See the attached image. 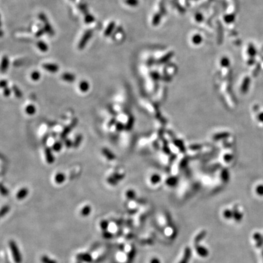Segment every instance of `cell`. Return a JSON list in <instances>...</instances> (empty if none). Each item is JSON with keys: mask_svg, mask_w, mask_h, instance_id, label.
Masks as SVG:
<instances>
[{"mask_svg": "<svg viewBox=\"0 0 263 263\" xmlns=\"http://www.w3.org/2000/svg\"><path fill=\"white\" fill-rule=\"evenodd\" d=\"M9 247L12 253L13 259L15 263H21L23 261L22 255L16 242L11 240L9 242Z\"/></svg>", "mask_w": 263, "mask_h": 263, "instance_id": "6da1fadb", "label": "cell"}, {"mask_svg": "<svg viewBox=\"0 0 263 263\" xmlns=\"http://www.w3.org/2000/svg\"><path fill=\"white\" fill-rule=\"evenodd\" d=\"M78 119L77 118H74L71 122V123L69 124V125L65 126L63 130L62 131V132L60 133L59 136L60 138V140L64 141L67 138L68 135L71 133V132L72 131L73 129H74L75 128V127L78 124Z\"/></svg>", "mask_w": 263, "mask_h": 263, "instance_id": "7a4b0ae2", "label": "cell"}, {"mask_svg": "<svg viewBox=\"0 0 263 263\" xmlns=\"http://www.w3.org/2000/svg\"><path fill=\"white\" fill-rule=\"evenodd\" d=\"M38 18L41 20L44 24V29L46 31V33H47L50 36H53L55 34L54 30L52 26L51 25L49 21H48V17L44 13H40L38 15Z\"/></svg>", "mask_w": 263, "mask_h": 263, "instance_id": "3957f363", "label": "cell"}, {"mask_svg": "<svg viewBox=\"0 0 263 263\" xmlns=\"http://www.w3.org/2000/svg\"><path fill=\"white\" fill-rule=\"evenodd\" d=\"M93 30L91 29H87L85 31L78 43V45H77V47H78L79 49L83 50L85 48L87 43L91 39V38L93 35Z\"/></svg>", "mask_w": 263, "mask_h": 263, "instance_id": "277c9868", "label": "cell"}, {"mask_svg": "<svg viewBox=\"0 0 263 263\" xmlns=\"http://www.w3.org/2000/svg\"><path fill=\"white\" fill-rule=\"evenodd\" d=\"M53 151L51 148L49 146H46L45 148V155L46 161L48 164L51 165L54 163L55 157L53 154Z\"/></svg>", "mask_w": 263, "mask_h": 263, "instance_id": "5b68a950", "label": "cell"}, {"mask_svg": "<svg viewBox=\"0 0 263 263\" xmlns=\"http://www.w3.org/2000/svg\"><path fill=\"white\" fill-rule=\"evenodd\" d=\"M42 68L46 71L52 73H56L59 70V66L55 64H44Z\"/></svg>", "mask_w": 263, "mask_h": 263, "instance_id": "8992f818", "label": "cell"}, {"mask_svg": "<svg viewBox=\"0 0 263 263\" xmlns=\"http://www.w3.org/2000/svg\"><path fill=\"white\" fill-rule=\"evenodd\" d=\"M101 152L103 156L109 161H113L116 159L115 154L109 148H104L101 150Z\"/></svg>", "mask_w": 263, "mask_h": 263, "instance_id": "52a82bcc", "label": "cell"}, {"mask_svg": "<svg viewBox=\"0 0 263 263\" xmlns=\"http://www.w3.org/2000/svg\"><path fill=\"white\" fill-rule=\"evenodd\" d=\"M115 26H116V23L114 21H110L109 23V25H107V26L106 27V28L104 30V36L107 37H110L113 32V30L115 28Z\"/></svg>", "mask_w": 263, "mask_h": 263, "instance_id": "ba28073f", "label": "cell"}, {"mask_svg": "<svg viewBox=\"0 0 263 263\" xmlns=\"http://www.w3.org/2000/svg\"><path fill=\"white\" fill-rule=\"evenodd\" d=\"M29 192V189L27 188H26V187L21 188L17 192L16 197L19 200H23V199H25L28 196Z\"/></svg>", "mask_w": 263, "mask_h": 263, "instance_id": "9c48e42d", "label": "cell"}, {"mask_svg": "<svg viewBox=\"0 0 263 263\" xmlns=\"http://www.w3.org/2000/svg\"><path fill=\"white\" fill-rule=\"evenodd\" d=\"M61 79L66 82L73 83L76 81V76L71 73H64L61 75Z\"/></svg>", "mask_w": 263, "mask_h": 263, "instance_id": "30bf717a", "label": "cell"}, {"mask_svg": "<svg viewBox=\"0 0 263 263\" xmlns=\"http://www.w3.org/2000/svg\"><path fill=\"white\" fill-rule=\"evenodd\" d=\"M9 66V60L7 56H4L3 57L1 64V71L2 73H5Z\"/></svg>", "mask_w": 263, "mask_h": 263, "instance_id": "8fae6325", "label": "cell"}, {"mask_svg": "<svg viewBox=\"0 0 263 263\" xmlns=\"http://www.w3.org/2000/svg\"><path fill=\"white\" fill-rule=\"evenodd\" d=\"M77 260H79L81 262H90L92 261L91 256L89 254L87 253H81L77 255Z\"/></svg>", "mask_w": 263, "mask_h": 263, "instance_id": "7c38bea8", "label": "cell"}, {"mask_svg": "<svg viewBox=\"0 0 263 263\" xmlns=\"http://www.w3.org/2000/svg\"><path fill=\"white\" fill-rule=\"evenodd\" d=\"M79 88L81 92L87 93V91H89L90 88V83L88 81H87L86 80H83L80 82L79 85Z\"/></svg>", "mask_w": 263, "mask_h": 263, "instance_id": "4fadbf2b", "label": "cell"}, {"mask_svg": "<svg viewBox=\"0 0 263 263\" xmlns=\"http://www.w3.org/2000/svg\"><path fill=\"white\" fill-rule=\"evenodd\" d=\"M66 180V175L63 173H58L54 177V181L58 185H61L65 182Z\"/></svg>", "mask_w": 263, "mask_h": 263, "instance_id": "5bb4252c", "label": "cell"}, {"mask_svg": "<svg viewBox=\"0 0 263 263\" xmlns=\"http://www.w3.org/2000/svg\"><path fill=\"white\" fill-rule=\"evenodd\" d=\"M196 250L197 253L201 257H206L208 255V250L204 247H202L199 245H196Z\"/></svg>", "mask_w": 263, "mask_h": 263, "instance_id": "9a60e30c", "label": "cell"}, {"mask_svg": "<svg viewBox=\"0 0 263 263\" xmlns=\"http://www.w3.org/2000/svg\"><path fill=\"white\" fill-rule=\"evenodd\" d=\"M77 9H78L85 15L89 13L88 7L86 3H82V2L79 3L77 4Z\"/></svg>", "mask_w": 263, "mask_h": 263, "instance_id": "2e32d148", "label": "cell"}, {"mask_svg": "<svg viewBox=\"0 0 263 263\" xmlns=\"http://www.w3.org/2000/svg\"><path fill=\"white\" fill-rule=\"evenodd\" d=\"M91 211H92L91 206L89 205H87L82 208L80 213L81 215L83 216V217H87V216H88L91 214Z\"/></svg>", "mask_w": 263, "mask_h": 263, "instance_id": "e0dca14e", "label": "cell"}, {"mask_svg": "<svg viewBox=\"0 0 263 263\" xmlns=\"http://www.w3.org/2000/svg\"><path fill=\"white\" fill-rule=\"evenodd\" d=\"M63 148V141H56L52 144L51 148L52 151L55 152H59Z\"/></svg>", "mask_w": 263, "mask_h": 263, "instance_id": "ac0fdd59", "label": "cell"}, {"mask_svg": "<svg viewBox=\"0 0 263 263\" xmlns=\"http://www.w3.org/2000/svg\"><path fill=\"white\" fill-rule=\"evenodd\" d=\"M83 140V136L81 134L77 135L73 140V148L77 149L81 144Z\"/></svg>", "mask_w": 263, "mask_h": 263, "instance_id": "d6986e66", "label": "cell"}, {"mask_svg": "<svg viewBox=\"0 0 263 263\" xmlns=\"http://www.w3.org/2000/svg\"><path fill=\"white\" fill-rule=\"evenodd\" d=\"M191 256V250L189 248L187 247L185 250V254L183 257L182 260L180 262V263H188Z\"/></svg>", "mask_w": 263, "mask_h": 263, "instance_id": "ffe728a7", "label": "cell"}, {"mask_svg": "<svg viewBox=\"0 0 263 263\" xmlns=\"http://www.w3.org/2000/svg\"><path fill=\"white\" fill-rule=\"evenodd\" d=\"M37 46L40 51L43 52H46L48 51V46L45 42L42 40L38 41L37 42Z\"/></svg>", "mask_w": 263, "mask_h": 263, "instance_id": "44dd1931", "label": "cell"}, {"mask_svg": "<svg viewBox=\"0 0 263 263\" xmlns=\"http://www.w3.org/2000/svg\"><path fill=\"white\" fill-rule=\"evenodd\" d=\"M37 111L36 107L34 104H29L25 108V112L27 115L29 116H33L35 114Z\"/></svg>", "mask_w": 263, "mask_h": 263, "instance_id": "7402d4cb", "label": "cell"}, {"mask_svg": "<svg viewBox=\"0 0 263 263\" xmlns=\"http://www.w3.org/2000/svg\"><path fill=\"white\" fill-rule=\"evenodd\" d=\"M12 90L14 95L17 98L21 99L23 98V93L20 88L17 86H16V85H13L12 87Z\"/></svg>", "mask_w": 263, "mask_h": 263, "instance_id": "603a6c76", "label": "cell"}, {"mask_svg": "<svg viewBox=\"0 0 263 263\" xmlns=\"http://www.w3.org/2000/svg\"><path fill=\"white\" fill-rule=\"evenodd\" d=\"M95 21V18L93 16V15L90 14V13H87V15H85L84 17V22L86 23L87 25L91 24V23H93Z\"/></svg>", "mask_w": 263, "mask_h": 263, "instance_id": "cb8c5ba5", "label": "cell"}, {"mask_svg": "<svg viewBox=\"0 0 263 263\" xmlns=\"http://www.w3.org/2000/svg\"><path fill=\"white\" fill-rule=\"evenodd\" d=\"M42 263H57V261L51 258L47 255H43L40 258Z\"/></svg>", "mask_w": 263, "mask_h": 263, "instance_id": "d4e9b609", "label": "cell"}, {"mask_svg": "<svg viewBox=\"0 0 263 263\" xmlns=\"http://www.w3.org/2000/svg\"><path fill=\"white\" fill-rule=\"evenodd\" d=\"M40 77H41V74H40V71H37V70L33 71L31 74H30V78H31V79L33 81H35V82L39 81L40 79Z\"/></svg>", "mask_w": 263, "mask_h": 263, "instance_id": "484cf974", "label": "cell"}, {"mask_svg": "<svg viewBox=\"0 0 263 263\" xmlns=\"http://www.w3.org/2000/svg\"><path fill=\"white\" fill-rule=\"evenodd\" d=\"M205 236H206V231H201L200 233L194 239V244L196 245H198V244L202 240V239L205 237Z\"/></svg>", "mask_w": 263, "mask_h": 263, "instance_id": "4316f807", "label": "cell"}, {"mask_svg": "<svg viewBox=\"0 0 263 263\" xmlns=\"http://www.w3.org/2000/svg\"><path fill=\"white\" fill-rule=\"evenodd\" d=\"M254 238L255 239V241H257V246L259 247H261L263 244V239L262 238L261 235L259 233H255L254 235Z\"/></svg>", "mask_w": 263, "mask_h": 263, "instance_id": "83f0119b", "label": "cell"}, {"mask_svg": "<svg viewBox=\"0 0 263 263\" xmlns=\"http://www.w3.org/2000/svg\"><path fill=\"white\" fill-rule=\"evenodd\" d=\"M115 130H117L118 132H121L122 130L126 129V125L120 121H117V124H115Z\"/></svg>", "mask_w": 263, "mask_h": 263, "instance_id": "f1b7e54d", "label": "cell"}, {"mask_svg": "<svg viewBox=\"0 0 263 263\" xmlns=\"http://www.w3.org/2000/svg\"><path fill=\"white\" fill-rule=\"evenodd\" d=\"M107 182L109 185H112V186H116V185H117L118 183V182L116 180L112 175L107 177Z\"/></svg>", "mask_w": 263, "mask_h": 263, "instance_id": "f546056e", "label": "cell"}, {"mask_svg": "<svg viewBox=\"0 0 263 263\" xmlns=\"http://www.w3.org/2000/svg\"><path fill=\"white\" fill-rule=\"evenodd\" d=\"M126 196L129 200H133L135 198L136 194H135V192L134 191L132 190V189H129L126 191Z\"/></svg>", "mask_w": 263, "mask_h": 263, "instance_id": "4dcf8cb0", "label": "cell"}, {"mask_svg": "<svg viewBox=\"0 0 263 263\" xmlns=\"http://www.w3.org/2000/svg\"><path fill=\"white\" fill-rule=\"evenodd\" d=\"M63 142L66 148L70 149L71 148H73V141H72L71 139L66 138Z\"/></svg>", "mask_w": 263, "mask_h": 263, "instance_id": "1f68e13d", "label": "cell"}, {"mask_svg": "<svg viewBox=\"0 0 263 263\" xmlns=\"http://www.w3.org/2000/svg\"><path fill=\"white\" fill-rule=\"evenodd\" d=\"M134 118L133 117H130L126 124V130H130L132 128L133 124H134Z\"/></svg>", "mask_w": 263, "mask_h": 263, "instance_id": "d6a6232c", "label": "cell"}, {"mask_svg": "<svg viewBox=\"0 0 263 263\" xmlns=\"http://www.w3.org/2000/svg\"><path fill=\"white\" fill-rule=\"evenodd\" d=\"M112 175L115 178V179L117 180L118 182L121 181L125 177V175L124 174H119L118 173H115L113 174H112Z\"/></svg>", "mask_w": 263, "mask_h": 263, "instance_id": "836d02e7", "label": "cell"}, {"mask_svg": "<svg viewBox=\"0 0 263 263\" xmlns=\"http://www.w3.org/2000/svg\"><path fill=\"white\" fill-rule=\"evenodd\" d=\"M233 216L236 221H240L242 218V215L239 213L236 209H235V211H233Z\"/></svg>", "mask_w": 263, "mask_h": 263, "instance_id": "e575fe53", "label": "cell"}, {"mask_svg": "<svg viewBox=\"0 0 263 263\" xmlns=\"http://www.w3.org/2000/svg\"><path fill=\"white\" fill-rule=\"evenodd\" d=\"M12 93H13L12 88H9V87H6V88L3 89V96L6 97V98L9 97L11 95Z\"/></svg>", "mask_w": 263, "mask_h": 263, "instance_id": "d590c367", "label": "cell"}, {"mask_svg": "<svg viewBox=\"0 0 263 263\" xmlns=\"http://www.w3.org/2000/svg\"><path fill=\"white\" fill-rule=\"evenodd\" d=\"M117 118H116L115 117H113V118H112L110 119V121H109V122H108L107 127H109V129H110V128H112L113 126H115V124H117Z\"/></svg>", "mask_w": 263, "mask_h": 263, "instance_id": "8d00e7d4", "label": "cell"}, {"mask_svg": "<svg viewBox=\"0 0 263 263\" xmlns=\"http://www.w3.org/2000/svg\"><path fill=\"white\" fill-rule=\"evenodd\" d=\"M109 225V222L107 221H103L100 223V228H101L103 230L106 231V230H107Z\"/></svg>", "mask_w": 263, "mask_h": 263, "instance_id": "74e56055", "label": "cell"}, {"mask_svg": "<svg viewBox=\"0 0 263 263\" xmlns=\"http://www.w3.org/2000/svg\"><path fill=\"white\" fill-rule=\"evenodd\" d=\"M1 194L3 196H7L9 194V190L2 183L1 185Z\"/></svg>", "mask_w": 263, "mask_h": 263, "instance_id": "f35d334b", "label": "cell"}, {"mask_svg": "<svg viewBox=\"0 0 263 263\" xmlns=\"http://www.w3.org/2000/svg\"><path fill=\"white\" fill-rule=\"evenodd\" d=\"M223 216L227 219H230L233 216V214L231 211L229 210H227L223 212Z\"/></svg>", "mask_w": 263, "mask_h": 263, "instance_id": "ab89813d", "label": "cell"}, {"mask_svg": "<svg viewBox=\"0 0 263 263\" xmlns=\"http://www.w3.org/2000/svg\"><path fill=\"white\" fill-rule=\"evenodd\" d=\"M125 3L130 6H136L138 3V0H125Z\"/></svg>", "mask_w": 263, "mask_h": 263, "instance_id": "60d3db41", "label": "cell"}, {"mask_svg": "<svg viewBox=\"0 0 263 263\" xmlns=\"http://www.w3.org/2000/svg\"><path fill=\"white\" fill-rule=\"evenodd\" d=\"M9 211V207L8 206H4L1 208V218H3V216L8 213V211Z\"/></svg>", "mask_w": 263, "mask_h": 263, "instance_id": "b9f144b4", "label": "cell"}, {"mask_svg": "<svg viewBox=\"0 0 263 263\" xmlns=\"http://www.w3.org/2000/svg\"><path fill=\"white\" fill-rule=\"evenodd\" d=\"M45 33H46V31H45V30L44 28H40V29H38V30H37V31L36 32V33H35V36H36L37 37H42L43 35H44V34H45Z\"/></svg>", "mask_w": 263, "mask_h": 263, "instance_id": "7bdbcfd3", "label": "cell"}, {"mask_svg": "<svg viewBox=\"0 0 263 263\" xmlns=\"http://www.w3.org/2000/svg\"><path fill=\"white\" fill-rule=\"evenodd\" d=\"M0 87H1L2 89H4L8 87V81L6 79L1 80V83H0Z\"/></svg>", "mask_w": 263, "mask_h": 263, "instance_id": "ee69618b", "label": "cell"}, {"mask_svg": "<svg viewBox=\"0 0 263 263\" xmlns=\"http://www.w3.org/2000/svg\"><path fill=\"white\" fill-rule=\"evenodd\" d=\"M257 194L259 196H263V185H259L256 189Z\"/></svg>", "mask_w": 263, "mask_h": 263, "instance_id": "f6af8a7d", "label": "cell"}, {"mask_svg": "<svg viewBox=\"0 0 263 263\" xmlns=\"http://www.w3.org/2000/svg\"><path fill=\"white\" fill-rule=\"evenodd\" d=\"M104 236L107 239L110 238L112 236V233H110V232H109V231H108L107 230L104 231Z\"/></svg>", "mask_w": 263, "mask_h": 263, "instance_id": "bcb514c9", "label": "cell"}, {"mask_svg": "<svg viewBox=\"0 0 263 263\" xmlns=\"http://www.w3.org/2000/svg\"><path fill=\"white\" fill-rule=\"evenodd\" d=\"M49 137V134H45V136H44L43 138V140H42L43 143H47Z\"/></svg>", "mask_w": 263, "mask_h": 263, "instance_id": "7dc6e473", "label": "cell"}, {"mask_svg": "<svg viewBox=\"0 0 263 263\" xmlns=\"http://www.w3.org/2000/svg\"><path fill=\"white\" fill-rule=\"evenodd\" d=\"M151 263H160V262L158 259L154 258L151 261Z\"/></svg>", "mask_w": 263, "mask_h": 263, "instance_id": "c3c4849f", "label": "cell"}, {"mask_svg": "<svg viewBox=\"0 0 263 263\" xmlns=\"http://www.w3.org/2000/svg\"><path fill=\"white\" fill-rule=\"evenodd\" d=\"M259 119L261 121H262V122H263V113H261V114L259 115Z\"/></svg>", "mask_w": 263, "mask_h": 263, "instance_id": "681fc988", "label": "cell"}, {"mask_svg": "<svg viewBox=\"0 0 263 263\" xmlns=\"http://www.w3.org/2000/svg\"><path fill=\"white\" fill-rule=\"evenodd\" d=\"M3 30H1V37H3Z\"/></svg>", "mask_w": 263, "mask_h": 263, "instance_id": "f907efd6", "label": "cell"}, {"mask_svg": "<svg viewBox=\"0 0 263 263\" xmlns=\"http://www.w3.org/2000/svg\"><path fill=\"white\" fill-rule=\"evenodd\" d=\"M70 1H72V2H75V1H76V0H70Z\"/></svg>", "mask_w": 263, "mask_h": 263, "instance_id": "816d5d0a", "label": "cell"}, {"mask_svg": "<svg viewBox=\"0 0 263 263\" xmlns=\"http://www.w3.org/2000/svg\"><path fill=\"white\" fill-rule=\"evenodd\" d=\"M262 255H263V251H262Z\"/></svg>", "mask_w": 263, "mask_h": 263, "instance_id": "f5cc1de1", "label": "cell"}, {"mask_svg": "<svg viewBox=\"0 0 263 263\" xmlns=\"http://www.w3.org/2000/svg\"><path fill=\"white\" fill-rule=\"evenodd\" d=\"M79 263H80V262H79Z\"/></svg>", "mask_w": 263, "mask_h": 263, "instance_id": "db71d44e", "label": "cell"}]
</instances>
